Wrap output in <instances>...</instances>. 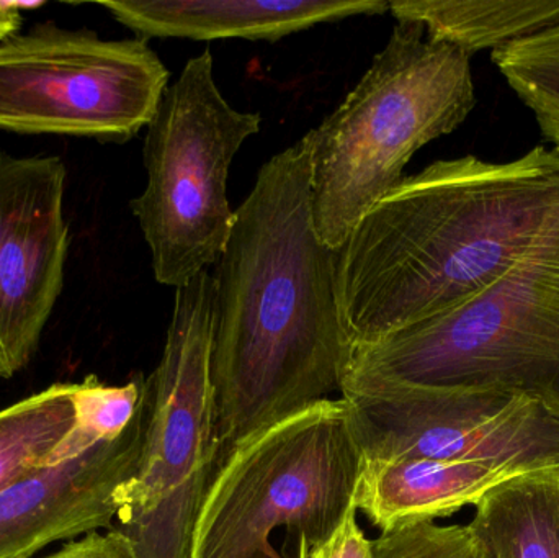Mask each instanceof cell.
Returning a JSON list of instances; mask_svg holds the SVG:
<instances>
[{"instance_id": "1", "label": "cell", "mask_w": 559, "mask_h": 558, "mask_svg": "<svg viewBox=\"0 0 559 558\" xmlns=\"http://www.w3.org/2000/svg\"><path fill=\"white\" fill-rule=\"evenodd\" d=\"M213 281L212 379L225 461L262 429L342 392L350 341L335 300V251L312 216L306 134L259 170Z\"/></svg>"}, {"instance_id": "4", "label": "cell", "mask_w": 559, "mask_h": 558, "mask_svg": "<svg viewBox=\"0 0 559 558\" xmlns=\"http://www.w3.org/2000/svg\"><path fill=\"white\" fill-rule=\"evenodd\" d=\"M347 385L499 390L527 396L559 419V218L472 300L350 346Z\"/></svg>"}, {"instance_id": "20", "label": "cell", "mask_w": 559, "mask_h": 558, "mask_svg": "<svg viewBox=\"0 0 559 558\" xmlns=\"http://www.w3.org/2000/svg\"><path fill=\"white\" fill-rule=\"evenodd\" d=\"M298 558H371L373 543L367 539L358 526L357 510L347 514L341 526L322 543L306 546L301 539H296Z\"/></svg>"}, {"instance_id": "11", "label": "cell", "mask_w": 559, "mask_h": 558, "mask_svg": "<svg viewBox=\"0 0 559 558\" xmlns=\"http://www.w3.org/2000/svg\"><path fill=\"white\" fill-rule=\"evenodd\" d=\"M146 415L123 436L79 458L39 465L0 490V558H29L45 547L110 531L117 495L133 477L146 435Z\"/></svg>"}, {"instance_id": "9", "label": "cell", "mask_w": 559, "mask_h": 558, "mask_svg": "<svg viewBox=\"0 0 559 558\" xmlns=\"http://www.w3.org/2000/svg\"><path fill=\"white\" fill-rule=\"evenodd\" d=\"M341 396L365 461L432 459L512 474L559 467V419L518 393L347 385Z\"/></svg>"}, {"instance_id": "15", "label": "cell", "mask_w": 559, "mask_h": 558, "mask_svg": "<svg viewBox=\"0 0 559 558\" xmlns=\"http://www.w3.org/2000/svg\"><path fill=\"white\" fill-rule=\"evenodd\" d=\"M390 13L472 56L559 25V0H393Z\"/></svg>"}, {"instance_id": "19", "label": "cell", "mask_w": 559, "mask_h": 558, "mask_svg": "<svg viewBox=\"0 0 559 558\" xmlns=\"http://www.w3.org/2000/svg\"><path fill=\"white\" fill-rule=\"evenodd\" d=\"M371 543V558H491L468 526H440L436 521L394 527Z\"/></svg>"}, {"instance_id": "14", "label": "cell", "mask_w": 559, "mask_h": 558, "mask_svg": "<svg viewBox=\"0 0 559 558\" xmlns=\"http://www.w3.org/2000/svg\"><path fill=\"white\" fill-rule=\"evenodd\" d=\"M468 524L491 558H559V467L489 488Z\"/></svg>"}, {"instance_id": "21", "label": "cell", "mask_w": 559, "mask_h": 558, "mask_svg": "<svg viewBox=\"0 0 559 558\" xmlns=\"http://www.w3.org/2000/svg\"><path fill=\"white\" fill-rule=\"evenodd\" d=\"M45 558H136L130 543L117 531L92 533L66 544Z\"/></svg>"}, {"instance_id": "17", "label": "cell", "mask_w": 559, "mask_h": 558, "mask_svg": "<svg viewBox=\"0 0 559 558\" xmlns=\"http://www.w3.org/2000/svg\"><path fill=\"white\" fill-rule=\"evenodd\" d=\"M74 425L43 465L71 461L102 442L123 436L147 412L146 377L124 385H105L91 376L74 383Z\"/></svg>"}, {"instance_id": "22", "label": "cell", "mask_w": 559, "mask_h": 558, "mask_svg": "<svg viewBox=\"0 0 559 558\" xmlns=\"http://www.w3.org/2000/svg\"><path fill=\"white\" fill-rule=\"evenodd\" d=\"M45 2H2L0 0V43L16 35L23 22V10L39 9Z\"/></svg>"}, {"instance_id": "6", "label": "cell", "mask_w": 559, "mask_h": 558, "mask_svg": "<svg viewBox=\"0 0 559 558\" xmlns=\"http://www.w3.org/2000/svg\"><path fill=\"white\" fill-rule=\"evenodd\" d=\"M365 458L347 400L329 399L236 446L206 495L190 558L272 553L285 527L306 546L328 539L355 508Z\"/></svg>"}, {"instance_id": "7", "label": "cell", "mask_w": 559, "mask_h": 558, "mask_svg": "<svg viewBox=\"0 0 559 558\" xmlns=\"http://www.w3.org/2000/svg\"><path fill=\"white\" fill-rule=\"evenodd\" d=\"M259 130L261 115L238 110L219 91L210 49L164 92L144 140L146 189L131 202L160 285L177 290L218 264L236 216L233 159Z\"/></svg>"}, {"instance_id": "5", "label": "cell", "mask_w": 559, "mask_h": 558, "mask_svg": "<svg viewBox=\"0 0 559 558\" xmlns=\"http://www.w3.org/2000/svg\"><path fill=\"white\" fill-rule=\"evenodd\" d=\"M212 271L177 288L163 357L146 377V435L117 495L111 530L136 558H190L197 521L223 462L212 379ZM110 530V531H111Z\"/></svg>"}, {"instance_id": "10", "label": "cell", "mask_w": 559, "mask_h": 558, "mask_svg": "<svg viewBox=\"0 0 559 558\" xmlns=\"http://www.w3.org/2000/svg\"><path fill=\"white\" fill-rule=\"evenodd\" d=\"M64 190L59 157L0 151V379L28 366L64 287Z\"/></svg>"}, {"instance_id": "12", "label": "cell", "mask_w": 559, "mask_h": 558, "mask_svg": "<svg viewBox=\"0 0 559 558\" xmlns=\"http://www.w3.org/2000/svg\"><path fill=\"white\" fill-rule=\"evenodd\" d=\"M140 38L277 41L319 23L390 12L386 0H157L98 2Z\"/></svg>"}, {"instance_id": "8", "label": "cell", "mask_w": 559, "mask_h": 558, "mask_svg": "<svg viewBox=\"0 0 559 558\" xmlns=\"http://www.w3.org/2000/svg\"><path fill=\"white\" fill-rule=\"evenodd\" d=\"M169 79L147 39L39 23L0 43V130L123 143L151 123Z\"/></svg>"}, {"instance_id": "2", "label": "cell", "mask_w": 559, "mask_h": 558, "mask_svg": "<svg viewBox=\"0 0 559 558\" xmlns=\"http://www.w3.org/2000/svg\"><path fill=\"white\" fill-rule=\"evenodd\" d=\"M558 218L557 147L508 163L436 161L404 177L335 251V300L350 346L472 300Z\"/></svg>"}, {"instance_id": "3", "label": "cell", "mask_w": 559, "mask_h": 558, "mask_svg": "<svg viewBox=\"0 0 559 558\" xmlns=\"http://www.w3.org/2000/svg\"><path fill=\"white\" fill-rule=\"evenodd\" d=\"M476 105L472 56L397 22L345 100L306 133L312 216L337 251L360 219L404 179L417 151L453 133Z\"/></svg>"}, {"instance_id": "16", "label": "cell", "mask_w": 559, "mask_h": 558, "mask_svg": "<svg viewBox=\"0 0 559 558\" xmlns=\"http://www.w3.org/2000/svg\"><path fill=\"white\" fill-rule=\"evenodd\" d=\"M74 383H56L0 409V490L45 464L74 425Z\"/></svg>"}, {"instance_id": "23", "label": "cell", "mask_w": 559, "mask_h": 558, "mask_svg": "<svg viewBox=\"0 0 559 558\" xmlns=\"http://www.w3.org/2000/svg\"><path fill=\"white\" fill-rule=\"evenodd\" d=\"M251 558H298V549H296V544L293 549H289V546H286V549L283 550V553H280V550L274 549L272 553H259L255 554V556H252Z\"/></svg>"}, {"instance_id": "13", "label": "cell", "mask_w": 559, "mask_h": 558, "mask_svg": "<svg viewBox=\"0 0 559 558\" xmlns=\"http://www.w3.org/2000/svg\"><path fill=\"white\" fill-rule=\"evenodd\" d=\"M485 465L432 459L401 458L365 461L355 491V508L386 533L404 524L449 518L475 507L483 495L515 477Z\"/></svg>"}, {"instance_id": "18", "label": "cell", "mask_w": 559, "mask_h": 558, "mask_svg": "<svg viewBox=\"0 0 559 558\" xmlns=\"http://www.w3.org/2000/svg\"><path fill=\"white\" fill-rule=\"evenodd\" d=\"M491 59L559 150V25L495 49Z\"/></svg>"}]
</instances>
